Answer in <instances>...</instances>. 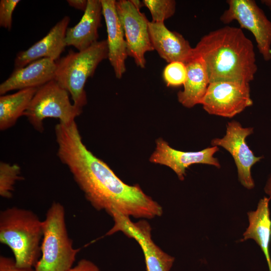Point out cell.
Masks as SVG:
<instances>
[{
    "mask_svg": "<svg viewBox=\"0 0 271 271\" xmlns=\"http://www.w3.org/2000/svg\"><path fill=\"white\" fill-rule=\"evenodd\" d=\"M57 156L71 173L86 200L98 211L117 212L128 217L152 219L160 216V205L138 185L121 181L103 161L83 144L75 121L55 127Z\"/></svg>",
    "mask_w": 271,
    "mask_h": 271,
    "instance_id": "obj_1",
    "label": "cell"
},
{
    "mask_svg": "<svg viewBox=\"0 0 271 271\" xmlns=\"http://www.w3.org/2000/svg\"><path fill=\"white\" fill-rule=\"evenodd\" d=\"M200 58L209 82L249 83L257 70L254 46L240 28L225 26L203 36L193 48Z\"/></svg>",
    "mask_w": 271,
    "mask_h": 271,
    "instance_id": "obj_2",
    "label": "cell"
},
{
    "mask_svg": "<svg viewBox=\"0 0 271 271\" xmlns=\"http://www.w3.org/2000/svg\"><path fill=\"white\" fill-rule=\"evenodd\" d=\"M43 235V221L33 211L16 206L1 211L0 242L11 249L17 266L34 268Z\"/></svg>",
    "mask_w": 271,
    "mask_h": 271,
    "instance_id": "obj_3",
    "label": "cell"
},
{
    "mask_svg": "<svg viewBox=\"0 0 271 271\" xmlns=\"http://www.w3.org/2000/svg\"><path fill=\"white\" fill-rule=\"evenodd\" d=\"M41 256L35 271H68L73 266L80 248L73 246L68 235L63 205L53 202L43 221Z\"/></svg>",
    "mask_w": 271,
    "mask_h": 271,
    "instance_id": "obj_4",
    "label": "cell"
},
{
    "mask_svg": "<svg viewBox=\"0 0 271 271\" xmlns=\"http://www.w3.org/2000/svg\"><path fill=\"white\" fill-rule=\"evenodd\" d=\"M108 58L106 40L94 43L83 51L70 50L67 55L56 61L54 80L71 95L73 104L82 110L87 104L85 83L99 64Z\"/></svg>",
    "mask_w": 271,
    "mask_h": 271,
    "instance_id": "obj_5",
    "label": "cell"
},
{
    "mask_svg": "<svg viewBox=\"0 0 271 271\" xmlns=\"http://www.w3.org/2000/svg\"><path fill=\"white\" fill-rule=\"evenodd\" d=\"M82 111L70 102L69 92L53 80L38 88L24 115L37 131L42 132L45 118L59 119L60 123L69 125Z\"/></svg>",
    "mask_w": 271,
    "mask_h": 271,
    "instance_id": "obj_6",
    "label": "cell"
},
{
    "mask_svg": "<svg viewBox=\"0 0 271 271\" xmlns=\"http://www.w3.org/2000/svg\"><path fill=\"white\" fill-rule=\"evenodd\" d=\"M228 7L220 17L224 24L236 21L254 36L259 53L271 59V22L254 0H227Z\"/></svg>",
    "mask_w": 271,
    "mask_h": 271,
    "instance_id": "obj_7",
    "label": "cell"
},
{
    "mask_svg": "<svg viewBox=\"0 0 271 271\" xmlns=\"http://www.w3.org/2000/svg\"><path fill=\"white\" fill-rule=\"evenodd\" d=\"M114 222L106 235L120 231L134 239L141 246L145 257L147 271H170L174 257L164 252L153 240L152 228L145 220L132 222L129 217L117 212L111 215Z\"/></svg>",
    "mask_w": 271,
    "mask_h": 271,
    "instance_id": "obj_8",
    "label": "cell"
},
{
    "mask_svg": "<svg viewBox=\"0 0 271 271\" xmlns=\"http://www.w3.org/2000/svg\"><path fill=\"white\" fill-rule=\"evenodd\" d=\"M249 83L219 81L210 83L202 101L209 114L232 117L252 105Z\"/></svg>",
    "mask_w": 271,
    "mask_h": 271,
    "instance_id": "obj_9",
    "label": "cell"
},
{
    "mask_svg": "<svg viewBox=\"0 0 271 271\" xmlns=\"http://www.w3.org/2000/svg\"><path fill=\"white\" fill-rule=\"evenodd\" d=\"M116 7L124 31L127 55L133 59L138 67L144 68L146 53L154 50L149 35V21L130 1H116Z\"/></svg>",
    "mask_w": 271,
    "mask_h": 271,
    "instance_id": "obj_10",
    "label": "cell"
},
{
    "mask_svg": "<svg viewBox=\"0 0 271 271\" xmlns=\"http://www.w3.org/2000/svg\"><path fill=\"white\" fill-rule=\"evenodd\" d=\"M253 128L243 127L235 120L228 122L225 135L221 139L211 141L213 146H220L227 150L236 164L239 180L245 188L251 189L254 183L251 175V168L262 157H255L246 142V138L253 132Z\"/></svg>",
    "mask_w": 271,
    "mask_h": 271,
    "instance_id": "obj_11",
    "label": "cell"
},
{
    "mask_svg": "<svg viewBox=\"0 0 271 271\" xmlns=\"http://www.w3.org/2000/svg\"><path fill=\"white\" fill-rule=\"evenodd\" d=\"M218 150L217 146H213L197 152L179 151L172 148L167 142L160 138L156 141V148L150 161L169 167L175 172L180 180H183L186 169L191 165L203 164L220 168L218 160L213 157Z\"/></svg>",
    "mask_w": 271,
    "mask_h": 271,
    "instance_id": "obj_12",
    "label": "cell"
},
{
    "mask_svg": "<svg viewBox=\"0 0 271 271\" xmlns=\"http://www.w3.org/2000/svg\"><path fill=\"white\" fill-rule=\"evenodd\" d=\"M70 21L69 17H64L42 39L28 49L19 52L14 60V69L42 58H50L55 61L59 60L67 46L66 33Z\"/></svg>",
    "mask_w": 271,
    "mask_h": 271,
    "instance_id": "obj_13",
    "label": "cell"
},
{
    "mask_svg": "<svg viewBox=\"0 0 271 271\" xmlns=\"http://www.w3.org/2000/svg\"><path fill=\"white\" fill-rule=\"evenodd\" d=\"M100 1L107 29L108 59L115 77L120 79L126 71L125 62L128 56L124 31L117 14L116 1Z\"/></svg>",
    "mask_w": 271,
    "mask_h": 271,
    "instance_id": "obj_14",
    "label": "cell"
},
{
    "mask_svg": "<svg viewBox=\"0 0 271 271\" xmlns=\"http://www.w3.org/2000/svg\"><path fill=\"white\" fill-rule=\"evenodd\" d=\"M148 28L153 47L167 62L186 64L192 59L193 48L181 34L169 30L164 22L149 21Z\"/></svg>",
    "mask_w": 271,
    "mask_h": 271,
    "instance_id": "obj_15",
    "label": "cell"
},
{
    "mask_svg": "<svg viewBox=\"0 0 271 271\" xmlns=\"http://www.w3.org/2000/svg\"><path fill=\"white\" fill-rule=\"evenodd\" d=\"M56 62L42 58L26 66L14 69L11 75L0 85V94L14 90L38 88L54 79Z\"/></svg>",
    "mask_w": 271,
    "mask_h": 271,
    "instance_id": "obj_16",
    "label": "cell"
},
{
    "mask_svg": "<svg viewBox=\"0 0 271 271\" xmlns=\"http://www.w3.org/2000/svg\"><path fill=\"white\" fill-rule=\"evenodd\" d=\"M88 4L80 21L68 28L66 33L67 46H72L78 51H83L97 42L98 30L101 26L102 14L100 0H87Z\"/></svg>",
    "mask_w": 271,
    "mask_h": 271,
    "instance_id": "obj_17",
    "label": "cell"
},
{
    "mask_svg": "<svg viewBox=\"0 0 271 271\" xmlns=\"http://www.w3.org/2000/svg\"><path fill=\"white\" fill-rule=\"evenodd\" d=\"M270 198L261 199L254 211L247 213L248 226L243 234L241 241L253 239L259 245L265 257L269 270L271 271L269 244L271 238V219L269 202Z\"/></svg>",
    "mask_w": 271,
    "mask_h": 271,
    "instance_id": "obj_18",
    "label": "cell"
},
{
    "mask_svg": "<svg viewBox=\"0 0 271 271\" xmlns=\"http://www.w3.org/2000/svg\"><path fill=\"white\" fill-rule=\"evenodd\" d=\"M187 77L184 89L177 94L179 102L184 106L191 108L201 104L210 83L202 60L193 57L186 64Z\"/></svg>",
    "mask_w": 271,
    "mask_h": 271,
    "instance_id": "obj_19",
    "label": "cell"
},
{
    "mask_svg": "<svg viewBox=\"0 0 271 271\" xmlns=\"http://www.w3.org/2000/svg\"><path fill=\"white\" fill-rule=\"evenodd\" d=\"M38 88H29L18 90L11 94L0 97V129L5 130L16 123L24 115Z\"/></svg>",
    "mask_w": 271,
    "mask_h": 271,
    "instance_id": "obj_20",
    "label": "cell"
},
{
    "mask_svg": "<svg viewBox=\"0 0 271 271\" xmlns=\"http://www.w3.org/2000/svg\"><path fill=\"white\" fill-rule=\"evenodd\" d=\"M21 168L17 164L11 165L4 162L0 163V195L9 199L13 196L14 185L18 181L23 179Z\"/></svg>",
    "mask_w": 271,
    "mask_h": 271,
    "instance_id": "obj_21",
    "label": "cell"
},
{
    "mask_svg": "<svg viewBox=\"0 0 271 271\" xmlns=\"http://www.w3.org/2000/svg\"><path fill=\"white\" fill-rule=\"evenodd\" d=\"M143 2L150 12L153 22H164L176 11V2L174 0H144Z\"/></svg>",
    "mask_w": 271,
    "mask_h": 271,
    "instance_id": "obj_22",
    "label": "cell"
},
{
    "mask_svg": "<svg viewBox=\"0 0 271 271\" xmlns=\"http://www.w3.org/2000/svg\"><path fill=\"white\" fill-rule=\"evenodd\" d=\"M163 77L168 86L177 87L183 85L187 77V68L182 62L169 63L164 68Z\"/></svg>",
    "mask_w": 271,
    "mask_h": 271,
    "instance_id": "obj_23",
    "label": "cell"
},
{
    "mask_svg": "<svg viewBox=\"0 0 271 271\" xmlns=\"http://www.w3.org/2000/svg\"><path fill=\"white\" fill-rule=\"evenodd\" d=\"M19 0H1L0 26L11 30L12 24V15Z\"/></svg>",
    "mask_w": 271,
    "mask_h": 271,
    "instance_id": "obj_24",
    "label": "cell"
},
{
    "mask_svg": "<svg viewBox=\"0 0 271 271\" xmlns=\"http://www.w3.org/2000/svg\"><path fill=\"white\" fill-rule=\"evenodd\" d=\"M0 271H35L34 268L17 266L14 258L4 255L0 256Z\"/></svg>",
    "mask_w": 271,
    "mask_h": 271,
    "instance_id": "obj_25",
    "label": "cell"
},
{
    "mask_svg": "<svg viewBox=\"0 0 271 271\" xmlns=\"http://www.w3.org/2000/svg\"><path fill=\"white\" fill-rule=\"evenodd\" d=\"M68 271H101L99 268L91 261L82 259Z\"/></svg>",
    "mask_w": 271,
    "mask_h": 271,
    "instance_id": "obj_26",
    "label": "cell"
},
{
    "mask_svg": "<svg viewBox=\"0 0 271 271\" xmlns=\"http://www.w3.org/2000/svg\"><path fill=\"white\" fill-rule=\"evenodd\" d=\"M69 5L77 10L85 11L87 6V0H67Z\"/></svg>",
    "mask_w": 271,
    "mask_h": 271,
    "instance_id": "obj_27",
    "label": "cell"
},
{
    "mask_svg": "<svg viewBox=\"0 0 271 271\" xmlns=\"http://www.w3.org/2000/svg\"><path fill=\"white\" fill-rule=\"evenodd\" d=\"M264 191L266 194H267L269 198L271 199V175L268 178L266 185L264 187Z\"/></svg>",
    "mask_w": 271,
    "mask_h": 271,
    "instance_id": "obj_28",
    "label": "cell"
},
{
    "mask_svg": "<svg viewBox=\"0 0 271 271\" xmlns=\"http://www.w3.org/2000/svg\"><path fill=\"white\" fill-rule=\"evenodd\" d=\"M130 2L132 3L135 8L139 11H140L142 7L144 6L143 1L141 2L139 0H130Z\"/></svg>",
    "mask_w": 271,
    "mask_h": 271,
    "instance_id": "obj_29",
    "label": "cell"
},
{
    "mask_svg": "<svg viewBox=\"0 0 271 271\" xmlns=\"http://www.w3.org/2000/svg\"><path fill=\"white\" fill-rule=\"evenodd\" d=\"M261 2L271 10V0H262Z\"/></svg>",
    "mask_w": 271,
    "mask_h": 271,
    "instance_id": "obj_30",
    "label": "cell"
}]
</instances>
